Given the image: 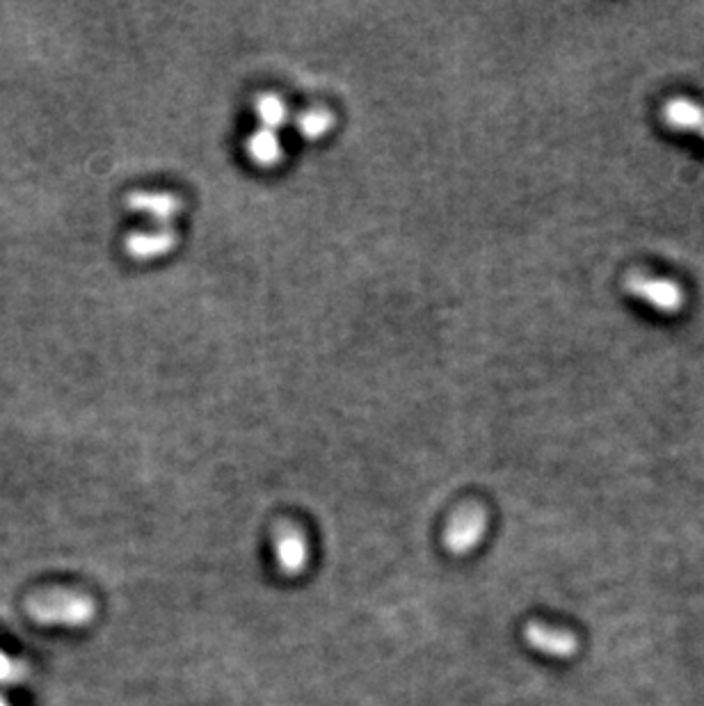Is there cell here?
Listing matches in <instances>:
<instances>
[{"label": "cell", "instance_id": "6da1fadb", "mask_svg": "<svg viewBox=\"0 0 704 706\" xmlns=\"http://www.w3.org/2000/svg\"><path fill=\"white\" fill-rule=\"evenodd\" d=\"M28 615L39 624L83 627L94 617V604L76 592H46L28 601Z\"/></svg>", "mask_w": 704, "mask_h": 706}, {"label": "cell", "instance_id": "7a4b0ae2", "mask_svg": "<svg viewBox=\"0 0 704 706\" xmlns=\"http://www.w3.org/2000/svg\"><path fill=\"white\" fill-rule=\"evenodd\" d=\"M624 288L634 298L652 304L661 314H677L686 302V295L679 284L672 282V279L650 277L645 272H631L627 282H624Z\"/></svg>", "mask_w": 704, "mask_h": 706}, {"label": "cell", "instance_id": "3957f363", "mask_svg": "<svg viewBox=\"0 0 704 706\" xmlns=\"http://www.w3.org/2000/svg\"><path fill=\"white\" fill-rule=\"evenodd\" d=\"M487 517L480 508H464L444 528V547L453 556H467L485 537Z\"/></svg>", "mask_w": 704, "mask_h": 706}, {"label": "cell", "instance_id": "277c9868", "mask_svg": "<svg viewBox=\"0 0 704 706\" xmlns=\"http://www.w3.org/2000/svg\"><path fill=\"white\" fill-rule=\"evenodd\" d=\"M272 549H275L279 572H282L284 576H300L304 569H307L309 544H307V537L302 535L300 528H295V526L277 528Z\"/></svg>", "mask_w": 704, "mask_h": 706}, {"label": "cell", "instance_id": "5b68a950", "mask_svg": "<svg viewBox=\"0 0 704 706\" xmlns=\"http://www.w3.org/2000/svg\"><path fill=\"white\" fill-rule=\"evenodd\" d=\"M526 645L544 656H554V659H570L579 649V640L574 633L563 629L544 627L540 622L526 624L524 629Z\"/></svg>", "mask_w": 704, "mask_h": 706}, {"label": "cell", "instance_id": "8992f818", "mask_svg": "<svg viewBox=\"0 0 704 706\" xmlns=\"http://www.w3.org/2000/svg\"><path fill=\"white\" fill-rule=\"evenodd\" d=\"M245 154L256 167L270 170V167H277L279 163H282L284 149H282V142H279V135L275 131L259 128V131H254L250 138H247Z\"/></svg>", "mask_w": 704, "mask_h": 706}, {"label": "cell", "instance_id": "52a82bcc", "mask_svg": "<svg viewBox=\"0 0 704 706\" xmlns=\"http://www.w3.org/2000/svg\"><path fill=\"white\" fill-rule=\"evenodd\" d=\"M663 122H666L672 131L684 133H700L704 131V108L695 101L688 99H672L663 108Z\"/></svg>", "mask_w": 704, "mask_h": 706}, {"label": "cell", "instance_id": "ba28073f", "mask_svg": "<svg viewBox=\"0 0 704 706\" xmlns=\"http://www.w3.org/2000/svg\"><path fill=\"white\" fill-rule=\"evenodd\" d=\"M176 245V236L172 231H154V234H133L126 240V250L133 259L149 261L158 259L167 252H172Z\"/></svg>", "mask_w": 704, "mask_h": 706}, {"label": "cell", "instance_id": "9c48e42d", "mask_svg": "<svg viewBox=\"0 0 704 706\" xmlns=\"http://www.w3.org/2000/svg\"><path fill=\"white\" fill-rule=\"evenodd\" d=\"M131 208L149 215L156 222H172L181 211V202L172 195H163V192H138L131 197Z\"/></svg>", "mask_w": 704, "mask_h": 706}, {"label": "cell", "instance_id": "30bf717a", "mask_svg": "<svg viewBox=\"0 0 704 706\" xmlns=\"http://www.w3.org/2000/svg\"><path fill=\"white\" fill-rule=\"evenodd\" d=\"M254 115H256V119H259L261 128L277 133L279 128L288 122L291 112H288V106L282 96L261 94L259 99L254 101Z\"/></svg>", "mask_w": 704, "mask_h": 706}, {"label": "cell", "instance_id": "8fae6325", "mask_svg": "<svg viewBox=\"0 0 704 706\" xmlns=\"http://www.w3.org/2000/svg\"><path fill=\"white\" fill-rule=\"evenodd\" d=\"M332 124L334 115L325 108H309L300 112L298 119H295V128H298V133L304 140L325 138V135L332 131Z\"/></svg>", "mask_w": 704, "mask_h": 706}, {"label": "cell", "instance_id": "7c38bea8", "mask_svg": "<svg viewBox=\"0 0 704 706\" xmlns=\"http://www.w3.org/2000/svg\"><path fill=\"white\" fill-rule=\"evenodd\" d=\"M26 679V665L0 652V686H14Z\"/></svg>", "mask_w": 704, "mask_h": 706}, {"label": "cell", "instance_id": "4fadbf2b", "mask_svg": "<svg viewBox=\"0 0 704 706\" xmlns=\"http://www.w3.org/2000/svg\"><path fill=\"white\" fill-rule=\"evenodd\" d=\"M0 706H10V704L5 702V697H0Z\"/></svg>", "mask_w": 704, "mask_h": 706}, {"label": "cell", "instance_id": "5bb4252c", "mask_svg": "<svg viewBox=\"0 0 704 706\" xmlns=\"http://www.w3.org/2000/svg\"><path fill=\"white\" fill-rule=\"evenodd\" d=\"M702 138H704V131H702Z\"/></svg>", "mask_w": 704, "mask_h": 706}]
</instances>
